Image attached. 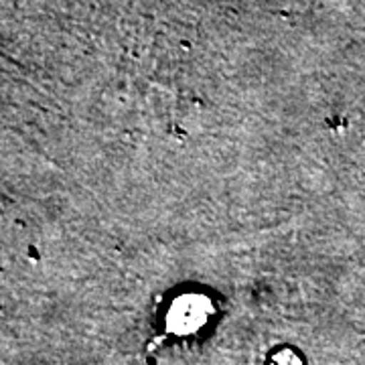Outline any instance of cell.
<instances>
[{
	"mask_svg": "<svg viewBox=\"0 0 365 365\" xmlns=\"http://www.w3.org/2000/svg\"><path fill=\"white\" fill-rule=\"evenodd\" d=\"M294 359H297V355H292L290 351H282L274 357V365H290V361H294Z\"/></svg>",
	"mask_w": 365,
	"mask_h": 365,
	"instance_id": "2",
	"label": "cell"
},
{
	"mask_svg": "<svg viewBox=\"0 0 365 365\" xmlns=\"http://www.w3.org/2000/svg\"><path fill=\"white\" fill-rule=\"evenodd\" d=\"M209 314V304L203 299H182L170 311L169 323L175 331L187 333L205 323Z\"/></svg>",
	"mask_w": 365,
	"mask_h": 365,
	"instance_id": "1",
	"label": "cell"
}]
</instances>
